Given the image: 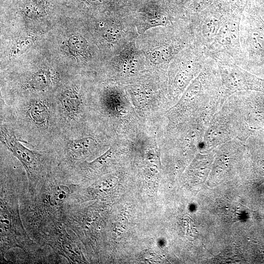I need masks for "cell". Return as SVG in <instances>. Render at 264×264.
Segmentation results:
<instances>
[{
  "mask_svg": "<svg viewBox=\"0 0 264 264\" xmlns=\"http://www.w3.org/2000/svg\"><path fill=\"white\" fill-rule=\"evenodd\" d=\"M97 140L91 137L70 138L62 135L49 151L53 166L63 172L73 171L84 159L95 151Z\"/></svg>",
  "mask_w": 264,
  "mask_h": 264,
  "instance_id": "cell-4",
  "label": "cell"
},
{
  "mask_svg": "<svg viewBox=\"0 0 264 264\" xmlns=\"http://www.w3.org/2000/svg\"><path fill=\"white\" fill-rule=\"evenodd\" d=\"M49 242L54 250L64 255L73 263H80L84 260L77 243L72 239L71 236L68 234L65 229L61 226H58L53 229V235Z\"/></svg>",
  "mask_w": 264,
  "mask_h": 264,
  "instance_id": "cell-6",
  "label": "cell"
},
{
  "mask_svg": "<svg viewBox=\"0 0 264 264\" xmlns=\"http://www.w3.org/2000/svg\"><path fill=\"white\" fill-rule=\"evenodd\" d=\"M3 0H0L1 2L2 1H3Z\"/></svg>",
  "mask_w": 264,
  "mask_h": 264,
  "instance_id": "cell-10",
  "label": "cell"
},
{
  "mask_svg": "<svg viewBox=\"0 0 264 264\" xmlns=\"http://www.w3.org/2000/svg\"><path fill=\"white\" fill-rule=\"evenodd\" d=\"M0 141L22 163L31 187L45 181L52 173V159L49 151L31 150L17 137L13 129L0 122Z\"/></svg>",
  "mask_w": 264,
  "mask_h": 264,
  "instance_id": "cell-2",
  "label": "cell"
},
{
  "mask_svg": "<svg viewBox=\"0 0 264 264\" xmlns=\"http://www.w3.org/2000/svg\"><path fill=\"white\" fill-rule=\"evenodd\" d=\"M69 45L72 50L76 52L84 51L86 47L85 42L76 36L70 39Z\"/></svg>",
  "mask_w": 264,
  "mask_h": 264,
  "instance_id": "cell-9",
  "label": "cell"
},
{
  "mask_svg": "<svg viewBox=\"0 0 264 264\" xmlns=\"http://www.w3.org/2000/svg\"><path fill=\"white\" fill-rule=\"evenodd\" d=\"M0 230L2 252L14 247L22 248L31 242L22 224L16 198H1Z\"/></svg>",
  "mask_w": 264,
  "mask_h": 264,
  "instance_id": "cell-5",
  "label": "cell"
},
{
  "mask_svg": "<svg viewBox=\"0 0 264 264\" xmlns=\"http://www.w3.org/2000/svg\"><path fill=\"white\" fill-rule=\"evenodd\" d=\"M54 99L62 134L70 138L82 137L86 104L80 87L68 86Z\"/></svg>",
  "mask_w": 264,
  "mask_h": 264,
  "instance_id": "cell-3",
  "label": "cell"
},
{
  "mask_svg": "<svg viewBox=\"0 0 264 264\" xmlns=\"http://www.w3.org/2000/svg\"><path fill=\"white\" fill-rule=\"evenodd\" d=\"M47 7L46 0H30L23 5L22 12L29 18H38L45 15Z\"/></svg>",
  "mask_w": 264,
  "mask_h": 264,
  "instance_id": "cell-7",
  "label": "cell"
},
{
  "mask_svg": "<svg viewBox=\"0 0 264 264\" xmlns=\"http://www.w3.org/2000/svg\"><path fill=\"white\" fill-rule=\"evenodd\" d=\"M1 121L9 124L20 141L49 151L62 135L54 97L36 95L2 104Z\"/></svg>",
  "mask_w": 264,
  "mask_h": 264,
  "instance_id": "cell-1",
  "label": "cell"
},
{
  "mask_svg": "<svg viewBox=\"0 0 264 264\" xmlns=\"http://www.w3.org/2000/svg\"><path fill=\"white\" fill-rule=\"evenodd\" d=\"M33 42V38L27 37L23 38L13 46L11 52L12 56H16L25 52L32 44Z\"/></svg>",
  "mask_w": 264,
  "mask_h": 264,
  "instance_id": "cell-8",
  "label": "cell"
}]
</instances>
